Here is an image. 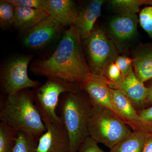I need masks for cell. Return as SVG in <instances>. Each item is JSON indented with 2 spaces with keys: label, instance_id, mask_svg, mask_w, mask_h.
Instances as JSON below:
<instances>
[{
  "label": "cell",
  "instance_id": "5b68a950",
  "mask_svg": "<svg viewBox=\"0 0 152 152\" xmlns=\"http://www.w3.org/2000/svg\"><path fill=\"white\" fill-rule=\"evenodd\" d=\"M42 86L38 87L34 94L36 104L43 120L55 123H62L56 112L60 97L63 94L83 89L79 84L73 83L56 77H47Z\"/></svg>",
  "mask_w": 152,
  "mask_h": 152
},
{
  "label": "cell",
  "instance_id": "3957f363",
  "mask_svg": "<svg viewBox=\"0 0 152 152\" xmlns=\"http://www.w3.org/2000/svg\"><path fill=\"white\" fill-rule=\"evenodd\" d=\"M82 90L64 94L59 104L60 117L69 140L70 152H77L90 137L89 123L93 106L86 93L84 94Z\"/></svg>",
  "mask_w": 152,
  "mask_h": 152
},
{
  "label": "cell",
  "instance_id": "6da1fadb",
  "mask_svg": "<svg viewBox=\"0 0 152 152\" xmlns=\"http://www.w3.org/2000/svg\"><path fill=\"white\" fill-rule=\"evenodd\" d=\"M78 30L72 25L65 32L53 54L47 59L34 63L31 70L35 75L56 77L80 84L91 73L81 42Z\"/></svg>",
  "mask_w": 152,
  "mask_h": 152
},
{
  "label": "cell",
  "instance_id": "30bf717a",
  "mask_svg": "<svg viewBox=\"0 0 152 152\" xmlns=\"http://www.w3.org/2000/svg\"><path fill=\"white\" fill-rule=\"evenodd\" d=\"M61 26L50 16L28 30L23 39L24 45L31 49L41 48L50 42L61 31Z\"/></svg>",
  "mask_w": 152,
  "mask_h": 152
},
{
  "label": "cell",
  "instance_id": "9a60e30c",
  "mask_svg": "<svg viewBox=\"0 0 152 152\" xmlns=\"http://www.w3.org/2000/svg\"><path fill=\"white\" fill-rule=\"evenodd\" d=\"M138 21L136 14H121L110 23V32L118 40H128L137 34Z\"/></svg>",
  "mask_w": 152,
  "mask_h": 152
},
{
  "label": "cell",
  "instance_id": "4fadbf2b",
  "mask_svg": "<svg viewBox=\"0 0 152 152\" xmlns=\"http://www.w3.org/2000/svg\"><path fill=\"white\" fill-rule=\"evenodd\" d=\"M104 2L103 0H93L78 11L73 25L78 30L82 39H86L94 31Z\"/></svg>",
  "mask_w": 152,
  "mask_h": 152
},
{
  "label": "cell",
  "instance_id": "484cf974",
  "mask_svg": "<svg viewBox=\"0 0 152 152\" xmlns=\"http://www.w3.org/2000/svg\"><path fill=\"white\" fill-rule=\"evenodd\" d=\"M115 62L119 68L124 77L133 69L132 59L126 56L118 57Z\"/></svg>",
  "mask_w": 152,
  "mask_h": 152
},
{
  "label": "cell",
  "instance_id": "52a82bcc",
  "mask_svg": "<svg viewBox=\"0 0 152 152\" xmlns=\"http://www.w3.org/2000/svg\"><path fill=\"white\" fill-rule=\"evenodd\" d=\"M32 56H21L9 62L1 74V84L7 95L13 94L28 88L39 86V82L28 77V68Z\"/></svg>",
  "mask_w": 152,
  "mask_h": 152
},
{
  "label": "cell",
  "instance_id": "f546056e",
  "mask_svg": "<svg viewBox=\"0 0 152 152\" xmlns=\"http://www.w3.org/2000/svg\"><path fill=\"white\" fill-rule=\"evenodd\" d=\"M148 94L145 103L152 102V85L149 88H148Z\"/></svg>",
  "mask_w": 152,
  "mask_h": 152
},
{
  "label": "cell",
  "instance_id": "277c9868",
  "mask_svg": "<svg viewBox=\"0 0 152 152\" xmlns=\"http://www.w3.org/2000/svg\"><path fill=\"white\" fill-rule=\"evenodd\" d=\"M88 129L92 139L110 149L132 132L117 114L100 106H93Z\"/></svg>",
  "mask_w": 152,
  "mask_h": 152
},
{
  "label": "cell",
  "instance_id": "83f0119b",
  "mask_svg": "<svg viewBox=\"0 0 152 152\" xmlns=\"http://www.w3.org/2000/svg\"><path fill=\"white\" fill-rule=\"evenodd\" d=\"M143 121L152 128V106L138 112Z\"/></svg>",
  "mask_w": 152,
  "mask_h": 152
},
{
  "label": "cell",
  "instance_id": "4316f807",
  "mask_svg": "<svg viewBox=\"0 0 152 152\" xmlns=\"http://www.w3.org/2000/svg\"><path fill=\"white\" fill-rule=\"evenodd\" d=\"M98 143L90 137L83 142L77 152H105L98 145Z\"/></svg>",
  "mask_w": 152,
  "mask_h": 152
},
{
  "label": "cell",
  "instance_id": "44dd1931",
  "mask_svg": "<svg viewBox=\"0 0 152 152\" xmlns=\"http://www.w3.org/2000/svg\"><path fill=\"white\" fill-rule=\"evenodd\" d=\"M38 140L39 138L19 132L13 152H37Z\"/></svg>",
  "mask_w": 152,
  "mask_h": 152
},
{
  "label": "cell",
  "instance_id": "7a4b0ae2",
  "mask_svg": "<svg viewBox=\"0 0 152 152\" xmlns=\"http://www.w3.org/2000/svg\"><path fill=\"white\" fill-rule=\"evenodd\" d=\"M26 90L7 95L2 101L0 120L18 132L39 138L46 128L36 105L34 94Z\"/></svg>",
  "mask_w": 152,
  "mask_h": 152
},
{
  "label": "cell",
  "instance_id": "8fae6325",
  "mask_svg": "<svg viewBox=\"0 0 152 152\" xmlns=\"http://www.w3.org/2000/svg\"><path fill=\"white\" fill-rule=\"evenodd\" d=\"M113 102L117 114L133 131L152 134V128L141 118L131 101L121 91L111 88Z\"/></svg>",
  "mask_w": 152,
  "mask_h": 152
},
{
  "label": "cell",
  "instance_id": "ac0fdd59",
  "mask_svg": "<svg viewBox=\"0 0 152 152\" xmlns=\"http://www.w3.org/2000/svg\"><path fill=\"white\" fill-rule=\"evenodd\" d=\"M150 134L142 131H133L128 137L110 149V152H143Z\"/></svg>",
  "mask_w": 152,
  "mask_h": 152
},
{
  "label": "cell",
  "instance_id": "7402d4cb",
  "mask_svg": "<svg viewBox=\"0 0 152 152\" xmlns=\"http://www.w3.org/2000/svg\"><path fill=\"white\" fill-rule=\"evenodd\" d=\"M15 7L6 0L0 2V25L1 27H7L14 25Z\"/></svg>",
  "mask_w": 152,
  "mask_h": 152
},
{
  "label": "cell",
  "instance_id": "7c38bea8",
  "mask_svg": "<svg viewBox=\"0 0 152 152\" xmlns=\"http://www.w3.org/2000/svg\"><path fill=\"white\" fill-rule=\"evenodd\" d=\"M110 86L111 88L121 91L133 105H141L145 103L148 88L138 79L133 69L117 83L112 84L110 82Z\"/></svg>",
  "mask_w": 152,
  "mask_h": 152
},
{
  "label": "cell",
  "instance_id": "8992f818",
  "mask_svg": "<svg viewBox=\"0 0 152 152\" xmlns=\"http://www.w3.org/2000/svg\"><path fill=\"white\" fill-rule=\"evenodd\" d=\"M86 46L91 73L104 76L108 66L119 56L113 42L102 30L98 28L86 39Z\"/></svg>",
  "mask_w": 152,
  "mask_h": 152
},
{
  "label": "cell",
  "instance_id": "e0dca14e",
  "mask_svg": "<svg viewBox=\"0 0 152 152\" xmlns=\"http://www.w3.org/2000/svg\"><path fill=\"white\" fill-rule=\"evenodd\" d=\"M15 7L14 26L20 30H29L49 15L46 12L38 9Z\"/></svg>",
  "mask_w": 152,
  "mask_h": 152
},
{
  "label": "cell",
  "instance_id": "2e32d148",
  "mask_svg": "<svg viewBox=\"0 0 152 152\" xmlns=\"http://www.w3.org/2000/svg\"><path fill=\"white\" fill-rule=\"evenodd\" d=\"M132 64L137 77L144 83L152 78V46H144L134 54Z\"/></svg>",
  "mask_w": 152,
  "mask_h": 152
},
{
  "label": "cell",
  "instance_id": "d6986e66",
  "mask_svg": "<svg viewBox=\"0 0 152 152\" xmlns=\"http://www.w3.org/2000/svg\"><path fill=\"white\" fill-rule=\"evenodd\" d=\"M18 133L9 125L0 122V152H13Z\"/></svg>",
  "mask_w": 152,
  "mask_h": 152
},
{
  "label": "cell",
  "instance_id": "cb8c5ba5",
  "mask_svg": "<svg viewBox=\"0 0 152 152\" xmlns=\"http://www.w3.org/2000/svg\"><path fill=\"white\" fill-rule=\"evenodd\" d=\"M6 1L14 7L37 9L45 12L44 8L43 0H6Z\"/></svg>",
  "mask_w": 152,
  "mask_h": 152
},
{
  "label": "cell",
  "instance_id": "d4e9b609",
  "mask_svg": "<svg viewBox=\"0 0 152 152\" xmlns=\"http://www.w3.org/2000/svg\"><path fill=\"white\" fill-rule=\"evenodd\" d=\"M104 77L112 84L117 83L124 77L119 68L115 62L112 63L108 66Z\"/></svg>",
  "mask_w": 152,
  "mask_h": 152
},
{
  "label": "cell",
  "instance_id": "ffe728a7",
  "mask_svg": "<svg viewBox=\"0 0 152 152\" xmlns=\"http://www.w3.org/2000/svg\"><path fill=\"white\" fill-rule=\"evenodd\" d=\"M111 5L121 14H135L139 12L141 6L152 5V0H113Z\"/></svg>",
  "mask_w": 152,
  "mask_h": 152
},
{
  "label": "cell",
  "instance_id": "5bb4252c",
  "mask_svg": "<svg viewBox=\"0 0 152 152\" xmlns=\"http://www.w3.org/2000/svg\"><path fill=\"white\" fill-rule=\"evenodd\" d=\"M45 11L62 26H72L78 12L71 0H43Z\"/></svg>",
  "mask_w": 152,
  "mask_h": 152
},
{
  "label": "cell",
  "instance_id": "ba28073f",
  "mask_svg": "<svg viewBox=\"0 0 152 152\" xmlns=\"http://www.w3.org/2000/svg\"><path fill=\"white\" fill-rule=\"evenodd\" d=\"M80 85L93 106L107 108L118 115L113 102L110 82L104 76L90 73L85 77Z\"/></svg>",
  "mask_w": 152,
  "mask_h": 152
},
{
  "label": "cell",
  "instance_id": "603a6c76",
  "mask_svg": "<svg viewBox=\"0 0 152 152\" xmlns=\"http://www.w3.org/2000/svg\"><path fill=\"white\" fill-rule=\"evenodd\" d=\"M139 22L142 28L152 38V5L142 10L140 12Z\"/></svg>",
  "mask_w": 152,
  "mask_h": 152
},
{
  "label": "cell",
  "instance_id": "9c48e42d",
  "mask_svg": "<svg viewBox=\"0 0 152 152\" xmlns=\"http://www.w3.org/2000/svg\"><path fill=\"white\" fill-rule=\"evenodd\" d=\"M46 130L39 137L37 152H70V142L64 123L44 120Z\"/></svg>",
  "mask_w": 152,
  "mask_h": 152
},
{
  "label": "cell",
  "instance_id": "f1b7e54d",
  "mask_svg": "<svg viewBox=\"0 0 152 152\" xmlns=\"http://www.w3.org/2000/svg\"><path fill=\"white\" fill-rule=\"evenodd\" d=\"M143 152H152V134L147 137Z\"/></svg>",
  "mask_w": 152,
  "mask_h": 152
}]
</instances>
